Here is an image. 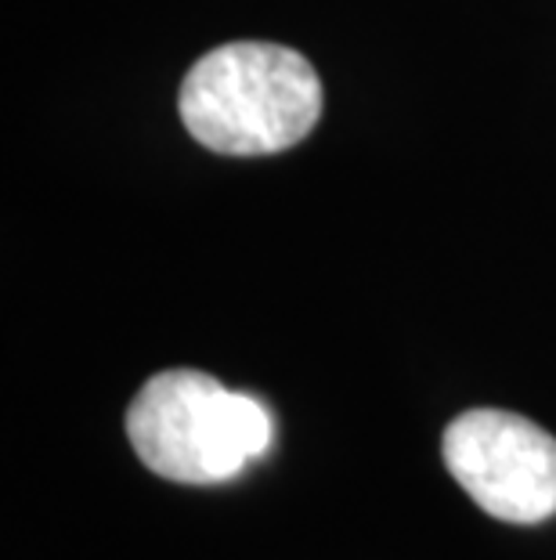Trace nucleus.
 <instances>
[{"label":"nucleus","instance_id":"nucleus-1","mask_svg":"<svg viewBox=\"0 0 556 560\" xmlns=\"http://www.w3.org/2000/svg\"><path fill=\"white\" fill-rule=\"evenodd\" d=\"M177 109L199 145L221 156H271L311 135L322 80L293 47L239 40L188 69Z\"/></svg>","mask_w":556,"mask_h":560},{"label":"nucleus","instance_id":"nucleus-2","mask_svg":"<svg viewBox=\"0 0 556 560\" xmlns=\"http://www.w3.org/2000/svg\"><path fill=\"white\" fill-rule=\"evenodd\" d=\"M127 438L152 474L177 485H221L257 463L275 441L271 412L199 369L145 380L127 409Z\"/></svg>","mask_w":556,"mask_h":560},{"label":"nucleus","instance_id":"nucleus-3","mask_svg":"<svg viewBox=\"0 0 556 560\" xmlns=\"http://www.w3.org/2000/svg\"><path fill=\"white\" fill-rule=\"evenodd\" d=\"M448 474L484 514L506 524L556 517V438L506 409H470L445 427Z\"/></svg>","mask_w":556,"mask_h":560}]
</instances>
